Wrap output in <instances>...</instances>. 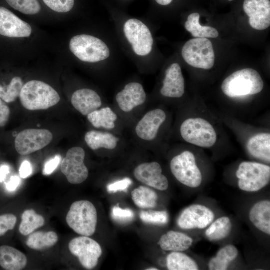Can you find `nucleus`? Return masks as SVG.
I'll return each instance as SVG.
<instances>
[{
	"label": "nucleus",
	"instance_id": "nucleus-4",
	"mask_svg": "<svg viewBox=\"0 0 270 270\" xmlns=\"http://www.w3.org/2000/svg\"><path fill=\"white\" fill-rule=\"evenodd\" d=\"M66 221L76 233L89 236L96 232L98 214L94 205L88 200H78L70 206Z\"/></svg>",
	"mask_w": 270,
	"mask_h": 270
},
{
	"label": "nucleus",
	"instance_id": "nucleus-35",
	"mask_svg": "<svg viewBox=\"0 0 270 270\" xmlns=\"http://www.w3.org/2000/svg\"><path fill=\"white\" fill-rule=\"evenodd\" d=\"M6 1L12 8L25 14H36L41 10V6L38 0H6Z\"/></svg>",
	"mask_w": 270,
	"mask_h": 270
},
{
	"label": "nucleus",
	"instance_id": "nucleus-30",
	"mask_svg": "<svg viewBox=\"0 0 270 270\" xmlns=\"http://www.w3.org/2000/svg\"><path fill=\"white\" fill-rule=\"evenodd\" d=\"M58 240V236L54 232H38L30 234L26 244L31 249L41 250L54 246Z\"/></svg>",
	"mask_w": 270,
	"mask_h": 270
},
{
	"label": "nucleus",
	"instance_id": "nucleus-11",
	"mask_svg": "<svg viewBox=\"0 0 270 270\" xmlns=\"http://www.w3.org/2000/svg\"><path fill=\"white\" fill-rule=\"evenodd\" d=\"M52 139V133L48 130L26 129L16 136L15 148L20 155H28L45 148Z\"/></svg>",
	"mask_w": 270,
	"mask_h": 270
},
{
	"label": "nucleus",
	"instance_id": "nucleus-23",
	"mask_svg": "<svg viewBox=\"0 0 270 270\" xmlns=\"http://www.w3.org/2000/svg\"><path fill=\"white\" fill-rule=\"evenodd\" d=\"M26 255L18 250L8 246H0V266L6 270H21L27 264Z\"/></svg>",
	"mask_w": 270,
	"mask_h": 270
},
{
	"label": "nucleus",
	"instance_id": "nucleus-5",
	"mask_svg": "<svg viewBox=\"0 0 270 270\" xmlns=\"http://www.w3.org/2000/svg\"><path fill=\"white\" fill-rule=\"evenodd\" d=\"M236 176L240 190L246 192H256L269 184L270 167L260 163L244 162L239 165Z\"/></svg>",
	"mask_w": 270,
	"mask_h": 270
},
{
	"label": "nucleus",
	"instance_id": "nucleus-33",
	"mask_svg": "<svg viewBox=\"0 0 270 270\" xmlns=\"http://www.w3.org/2000/svg\"><path fill=\"white\" fill-rule=\"evenodd\" d=\"M22 222L19 227L20 233L25 236L32 233L36 229L44 226V218L36 213L34 210H25L22 216Z\"/></svg>",
	"mask_w": 270,
	"mask_h": 270
},
{
	"label": "nucleus",
	"instance_id": "nucleus-36",
	"mask_svg": "<svg viewBox=\"0 0 270 270\" xmlns=\"http://www.w3.org/2000/svg\"><path fill=\"white\" fill-rule=\"evenodd\" d=\"M140 216L143 222L148 224L164 225L168 222V214L166 211H142Z\"/></svg>",
	"mask_w": 270,
	"mask_h": 270
},
{
	"label": "nucleus",
	"instance_id": "nucleus-38",
	"mask_svg": "<svg viewBox=\"0 0 270 270\" xmlns=\"http://www.w3.org/2000/svg\"><path fill=\"white\" fill-rule=\"evenodd\" d=\"M112 216L116 222L126 223L131 221L134 214L130 209H122L118 206H114L112 209Z\"/></svg>",
	"mask_w": 270,
	"mask_h": 270
},
{
	"label": "nucleus",
	"instance_id": "nucleus-18",
	"mask_svg": "<svg viewBox=\"0 0 270 270\" xmlns=\"http://www.w3.org/2000/svg\"><path fill=\"white\" fill-rule=\"evenodd\" d=\"M146 94L143 86L138 82H130L116 96L120 108L128 112L134 108L142 104L146 100Z\"/></svg>",
	"mask_w": 270,
	"mask_h": 270
},
{
	"label": "nucleus",
	"instance_id": "nucleus-3",
	"mask_svg": "<svg viewBox=\"0 0 270 270\" xmlns=\"http://www.w3.org/2000/svg\"><path fill=\"white\" fill-rule=\"evenodd\" d=\"M70 52L82 62L90 63L104 60L110 56L108 46L100 39L88 34H79L70 40Z\"/></svg>",
	"mask_w": 270,
	"mask_h": 270
},
{
	"label": "nucleus",
	"instance_id": "nucleus-12",
	"mask_svg": "<svg viewBox=\"0 0 270 270\" xmlns=\"http://www.w3.org/2000/svg\"><path fill=\"white\" fill-rule=\"evenodd\" d=\"M70 252L78 258L81 264L88 270L94 268L102 254L100 244L96 240L83 236L72 239L69 243Z\"/></svg>",
	"mask_w": 270,
	"mask_h": 270
},
{
	"label": "nucleus",
	"instance_id": "nucleus-22",
	"mask_svg": "<svg viewBox=\"0 0 270 270\" xmlns=\"http://www.w3.org/2000/svg\"><path fill=\"white\" fill-rule=\"evenodd\" d=\"M192 243L193 240L188 235L172 230L162 235L158 242L164 250L180 252L188 250Z\"/></svg>",
	"mask_w": 270,
	"mask_h": 270
},
{
	"label": "nucleus",
	"instance_id": "nucleus-24",
	"mask_svg": "<svg viewBox=\"0 0 270 270\" xmlns=\"http://www.w3.org/2000/svg\"><path fill=\"white\" fill-rule=\"evenodd\" d=\"M247 148L252 156L269 163L270 134L260 133L253 136L248 141Z\"/></svg>",
	"mask_w": 270,
	"mask_h": 270
},
{
	"label": "nucleus",
	"instance_id": "nucleus-6",
	"mask_svg": "<svg viewBox=\"0 0 270 270\" xmlns=\"http://www.w3.org/2000/svg\"><path fill=\"white\" fill-rule=\"evenodd\" d=\"M180 132L186 142L201 148L212 147L217 140L213 126L202 118H190L185 120L180 126Z\"/></svg>",
	"mask_w": 270,
	"mask_h": 270
},
{
	"label": "nucleus",
	"instance_id": "nucleus-34",
	"mask_svg": "<svg viewBox=\"0 0 270 270\" xmlns=\"http://www.w3.org/2000/svg\"><path fill=\"white\" fill-rule=\"evenodd\" d=\"M24 85L22 79L18 76L14 78L6 86L0 84V98L6 103L15 101L20 96Z\"/></svg>",
	"mask_w": 270,
	"mask_h": 270
},
{
	"label": "nucleus",
	"instance_id": "nucleus-14",
	"mask_svg": "<svg viewBox=\"0 0 270 270\" xmlns=\"http://www.w3.org/2000/svg\"><path fill=\"white\" fill-rule=\"evenodd\" d=\"M32 28L8 9L0 6V35L10 38L30 36Z\"/></svg>",
	"mask_w": 270,
	"mask_h": 270
},
{
	"label": "nucleus",
	"instance_id": "nucleus-29",
	"mask_svg": "<svg viewBox=\"0 0 270 270\" xmlns=\"http://www.w3.org/2000/svg\"><path fill=\"white\" fill-rule=\"evenodd\" d=\"M88 121L96 128L112 130L115 128L117 115L109 107L96 110L87 116Z\"/></svg>",
	"mask_w": 270,
	"mask_h": 270
},
{
	"label": "nucleus",
	"instance_id": "nucleus-1",
	"mask_svg": "<svg viewBox=\"0 0 270 270\" xmlns=\"http://www.w3.org/2000/svg\"><path fill=\"white\" fill-rule=\"evenodd\" d=\"M19 97L22 106L30 110L48 109L58 104L60 100L59 94L52 87L36 80L24 84Z\"/></svg>",
	"mask_w": 270,
	"mask_h": 270
},
{
	"label": "nucleus",
	"instance_id": "nucleus-2",
	"mask_svg": "<svg viewBox=\"0 0 270 270\" xmlns=\"http://www.w3.org/2000/svg\"><path fill=\"white\" fill-rule=\"evenodd\" d=\"M264 87V81L259 73L252 68H245L226 78L222 84V90L226 96L236 98L258 94Z\"/></svg>",
	"mask_w": 270,
	"mask_h": 270
},
{
	"label": "nucleus",
	"instance_id": "nucleus-13",
	"mask_svg": "<svg viewBox=\"0 0 270 270\" xmlns=\"http://www.w3.org/2000/svg\"><path fill=\"white\" fill-rule=\"evenodd\" d=\"M214 218L213 212L202 204H192L186 208L177 220L178 226L184 230L204 229Z\"/></svg>",
	"mask_w": 270,
	"mask_h": 270
},
{
	"label": "nucleus",
	"instance_id": "nucleus-8",
	"mask_svg": "<svg viewBox=\"0 0 270 270\" xmlns=\"http://www.w3.org/2000/svg\"><path fill=\"white\" fill-rule=\"evenodd\" d=\"M170 167L176 178L184 186L196 188L201 185L202 174L192 152L184 151L174 156L170 162Z\"/></svg>",
	"mask_w": 270,
	"mask_h": 270
},
{
	"label": "nucleus",
	"instance_id": "nucleus-44",
	"mask_svg": "<svg viewBox=\"0 0 270 270\" xmlns=\"http://www.w3.org/2000/svg\"><path fill=\"white\" fill-rule=\"evenodd\" d=\"M20 182V180L17 176H12L8 182L6 184V188L9 191H14Z\"/></svg>",
	"mask_w": 270,
	"mask_h": 270
},
{
	"label": "nucleus",
	"instance_id": "nucleus-25",
	"mask_svg": "<svg viewBox=\"0 0 270 270\" xmlns=\"http://www.w3.org/2000/svg\"><path fill=\"white\" fill-rule=\"evenodd\" d=\"M84 140L87 145L92 150L100 148L114 149L119 140V138L112 134L95 130L88 132L85 135Z\"/></svg>",
	"mask_w": 270,
	"mask_h": 270
},
{
	"label": "nucleus",
	"instance_id": "nucleus-41",
	"mask_svg": "<svg viewBox=\"0 0 270 270\" xmlns=\"http://www.w3.org/2000/svg\"><path fill=\"white\" fill-rule=\"evenodd\" d=\"M61 160V156L56 155L48 160L45 164L43 174L45 176L51 174L57 168Z\"/></svg>",
	"mask_w": 270,
	"mask_h": 270
},
{
	"label": "nucleus",
	"instance_id": "nucleus-7",
	"mask_svg": "<svg viewBox=\"0 0 270 270\" xmlns=\"http://www.w3.org/2000/svg\"><path fill=\"white\" fill-rule=\"evenodd\" d=\"M182 54L187 64L196 68L210 70L214 64L215 54L213 46L208 38L190 40L184 46Z\"/></svg>",
	"mask_w": 270,
	"mask_h": 270
},
{
	"label": "nucleus",
	"instance_id": "nucleus-31",
	"mask_svg": "<svg viewBox=\"0 0 270 270\" xmlns=\"http://www.w3.org/2000/svg\"><path fill=\"white\" fill-rule=\"evenodd\" d=\"M166 266L170 270H197L199 268L194 260L180 252H172L168 256Z\"/></svg>",
	"mask_w": 270,
	"mask_h": 270
},
{
	"label": "nucleus",
	"instance_id": "nucleus-19",
	"mask_svg": "<svg viewBox=\"0 0 270 270\" xmlns=\"http://www.w3.org/2000/svg\"><path fill=\"white\" fill-rule=\"evenodd\" d=\"M184 80L181 68L178 63L172 64L166 70L161 94L166 97L180 98L184 93Z\"/></svg>",
	"mask_w": 270,
	"mask_h": 270
},
{
	"label": "nucleus",
	"instance_id": "nucleus-47",
	"mask_svg": "<svg viewBox=\"0 0 270 270\" xmlns=\"http://www.w3.org/2000/svg\"><path fill=\"white\" fill-rule=\"evenodd\" d=\"M148 270H158V269L156 268H148Z\"/></svg>",
	"mask_w": 270,
	"mask_h": 270
},
{
	"label": "nucleus",
	"instance_id": "nucleus-43",
	"mask_svg": "<svg viewBox=\"0 0 270 270\" xmlns=\"http://www.w3.org/2000/svg\"><path fill=\"white\" fill-rule=\"evenodd\" d=\"M20 176L26 178L30 176L32 172V168L30 163L28 160H24L22 164L20 170Z\"/></svg>",
	"mask_w": 270,
	"mask_h": 270
},
{
	"label": "nucleus",
	"instance_id": "nucleus-32",
	"mask_svg": "<svg viewBox=\"0 0 270 270\" xmlns=\"http://www.w3.org/2000/svg\"><path fill=\"white\" fill-rule=\"evenodd\" d=\"M132 196L135 204L140 208H154L156 206L158 195L148 187L139 186L132 191Z\"/></svg>",
	"mask_w": 270,
	"mask_h": 270
},
{
	"label": "nucleus",
	"instance_id": "nucleus-27",
	"mask_svg": "<svg viewBox=\"0 0 270 270\" xmlns=\"http://www.w3.org/2000/svg\"><path fill=\"white\" fill-rule=\"evenodd\" d=\"M232 223L227 216H222L212 222L206 229L205 236L211 242H217L225 239L232 230Z\"/></svg>",
	"mask_w": 270,
	"mask_h": 270
},
{
	"label": "nucleus",
	"instance_id": "nucleus-42",
	"mask_svg": "<svg viewBox=\"0 0 270 270\" xmlns=\"http://www.w3.org/2000/svg\"><path fill=\"white\" fill-rule=\"evenodd\" d=\"M10 116L8 106L0 98V126L3 127L7 124Z\"/></svg>",
	"mask_w": 270,
	"mask_h": 270
},
{
	"label": "nucleus",
	"instance_id": "nucleus-10",
	"mask_svg": "<svg viewBox=\"0 0 270 270\" xmlns=\"http://www.w3.org/2000/svg\"><path fill=\"white\" fill-rule=\"evenodd\" d=\"M85 152L80 147H73L66 152L61 164V171L68 182L80 184L88 178V170L84 164Z\"/></svg>",
	"mask_w": 270,
	"mask_h": 270
},
{
	"label": "nucleus",
	"instance_id": "nucleus-48",
	"mask_svg": "<svg viewBox=\"0 0 270 270\" xmlns=\"http://www.w3.org/2000/svg\"><path fill=\"white\" fill-rule=\"evenodd\" d=\"M228 0L229 2H232V0Z\"/></svg>",
	"mask_w": 270,
	"mask_h": 270
},
{
	"label": "nucleus",
	"instance_id": "nucleus-26",
	"mask_svg": "<svg viewBox=\"0 0 270 270\" xmlns=\"http://www.w3.org/2000/svg\"><path fill=\"white\" fill-rule=\"evenodd\" d=\"M238 251L232 244L227 245L220 248L215 257L208 262V266L210 270H226L238 257Z\"/></svg>",
	"mask_w": 270,
	"mask_h": 270
},
{
	"label": "nucleus",
	"instance_id": "nucleus-20",
	"mask_svg": "<svg viewBox=\"0 0 270 270\" xmlns=\"http://www.w3.org/2000/svg\"><path fill=\"white\" fill-rule=\"evenodd\" d=\"M71 102L74 107L84 116H88L97 110L102 104L98 94L88 88L80 89L74 92Z\"/></svg>",
	"mask_w": 270,
	"mask_h": 270
},
{
	"label": "nucleus",
	"instance_id": "nucleus-39",
	"mask_svg": "<svg viewBox=\"0 0 270 270\" xmlns=\"http://www.w3.org/2000/svg\"><path fill=\"white\" fill-rule=\"evenodd\" d=\"M17 218L13 214H7L0 216V236L8 230H12L16 223Z\"/></svg>",
	"mask_w": 270,
	"mask_h": 270
},
{
	"label": "nucleus",
	"instance_id": "nucleus-28",
	"mask_svg": "<svg viewBox=\"0 0 270 270\" xmlns=\"http://www.w3.org/2000/svg\"><path fill=\"white\" fill-rule=\"evenodd\" d=\"M200 15L198 13L190 14L185 23V28L196 38H216L219 33L216 28L202 26L200 24Z\"/></svg>",
	"mask_w": 270,
	"mask_h": 270
},
{
	"label": "nucleus",
	"instance_id": "nucleus-37",
	"mask_svg": "<svg viewBox=\"0 0 270 270\" xmlns=\"http://www.w3.org/2000/svg\"><path fill=\"white\" fill-rule=\"evenodd\" d=\"M52 10L59 13L70 12L74 4V0H42Z\"/></svg>",
	"mask_w": 270,
	"mask_h": 270
},
{
	"label": "nucleus",
	"instance_id": "nucleus-45",
	"mask_svg": "<svg viewBox=\"0 0 270 270\" xmlns=\"http://www.w3.org/2000/svg\"><path fill=\"white\" fill-rule=\"evenodd\" d=\"M9 172L10 168L8 166L4 165L0 168V182H4L6 180Z\"/></svg>",
	"mask_w": 270,
	"mask_h": 270
},
{
	"label": "nucleus",
	"instance_id": "nucleus-17",
	"mask_svg": "<svg viewBox=\"0 0 270 270\" xmlns=\"http://www.w3.org/2000/svg\"><path fill=\"white\" fill-rule=\"evenodd\" d=\"M166 118V114L162 110L156 109L148 112L136 126V132L137 136L146 141L154 140Z\"/></svg>",
	"mask_w": 270,
	"mask_h": 270
},
{
	"label": "nucleus",
	"instance_id": "nucleus-46",
	"mask_svg": "<svg viewBox=\"0 0 270 270\" xmlns=\"http://www.w3.org/2000/svg\"><path fill=\"white\" fill-rule=\"evenodd\" d=\"M159 4L162 6H167L170 4L173 0H155Z\"/></svg>",
	"mask_w": 270,
	"mask_h": 270
},
{
	"label": "nucleus",
	"instance_id": "nucleus-16",
	"mask_svg": "<svg viewBox=\"0 0 270 270\" xmlns=\"http://www.w3.org/2000/svg\"><path fill=\"white\" fill-rule=\"evenodd\" d=\"M243 8L250 18L249 23L252 28L262 30L270 27V0H244Z\"/></svg>",
	"mask_w": 270,
	"mask_h": 270
},
{
	"label": "nucleus",
	"instance_id": "nucleus-15",
	"mask_svg": "<svg viewBox=\"0 0 270 270\" xmlns=\"http://www.w3.org/2000/svg\"><path fill=\"white\" fill-rule=\"evenodd\" d=\"M162 172V168L158 162H146L135 168L134 176L140 182L159 190L164 191L168 188V182Z\"/></svg>",
	"mask_w": 270,
	"mask_h": 270
},
{
	"label": "nucleus",
	"instance_id": "nucleus-40",
	"mask_svg": "<svg viewBox=\"0 0 270 270\" xmlns=\"http://www.w3.org/2000/svg\"><path fill=\"white\" fill-rule=\"evenodd\" d=\"M132 184V180L129 178H124L122 180L110 184L107 186L108 192H126L128 188Z\"/></svg>",
	"mask_w": 270,
	"mask_h": 270
},
{
	"label": "nucleus",
	"instance_id": "nucleus-21",
	"mask_svg": "<svg viewBox=\"0 0 270 270\" xmlns=\"http://www.w3.org/2000/svg\"><path fill=\"white\" fill-rule=\"evenodd\" d=\"M249 218L259 230L270 234V202L262 200L256 203L251 208Z\"/></svg>",
	"mask_w": 270,
	"mask_h": 270
},
{
	"label": "nucleus",
	"instance_id": "nucleus-9",
	"mask_svg": "<svg viewBox=\"0 0 270 270\" xmlns=\"http://www.w3.org/2000/svg\"><path fill=\"white\" fill-rule=\"evenodd\" d=\"M124 32L136 54L144 56L150 53L154 39L150 29L144 23L137 19H130L124 24Z\"/></svg>",
	"mask_w": 270,
	"mask_h": 270
}]
</instances>
